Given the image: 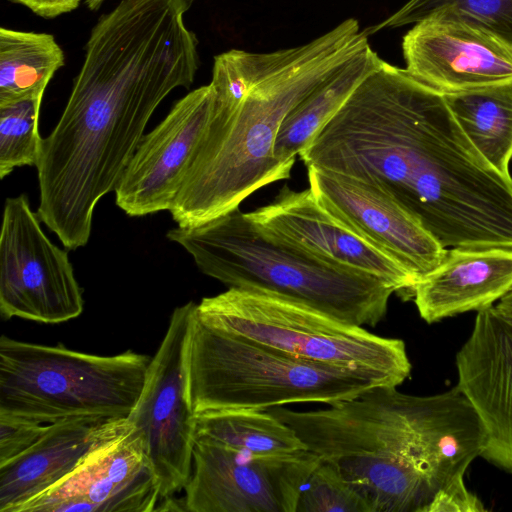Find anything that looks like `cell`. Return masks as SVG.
<instances>
[{
    "instance_id": "obj_7",
    "label": "cell",
    "mask_w": 512,
    "mask_h": 512,
    "mask_svg": "<svg viewBox=\"0 0 512 512\" xmlns=\"http://www.w3.org/2000/svg\"><path fill=\"white\" fill-rule=\"evenodd\" d=\"M25 194L5 200L0 234V312L58 324L84 309L82 289L66 250L44 233Z\"/></svg>"
},
{
    "instance_id": "obj_28",
    "label": "cell",
    "mask_w": 512,
    "mask_h": 512,
    "mask_svg": "<svg viewBox=\"0 0 512 512\" xmlns=\"http://www.w3.org/2000/svg\"><path fill=\"white\" fill-rule=\"evenodd\" d=\"M31 10L37 16L53 19L75 10L81 0H12Z\"/></svg>"
},
{
    "instance_id": "obj_11",
    "label": "cell",
    "mask_w": 512,
    "mask_h": 512,
    "mask_svg": "<svg viewBox=\"0 0 512 512\" xmlns=\"http://www.w3.org/2000/svg\"><path fill=\"white\" fill-rule=\"evenodd\" d=\"M69 500L87 503L91 512L160 511L162 497L144 436L127 418L70 473L14 512H48Z\"/></svg>"
},
{
    "instance_id": "obj_14",
    "label": "cell",
    "mask_w": 512,
    "mask_h": 512,
    "mask_svg": "<svg viewBox=\"0 0 512 512\" xmlns=\"http://www.w3.org/2000/svg\"><path fill=\"white\" fill-rule=\"evenodd\" d=\"M318 204L350 230L409 270L418 280L435 270L447 249L384 191L328 171L307 167Z\"/></svg>"
},
{
    "instance_id": "obj_8",
    "label": "cell",
    "mask_w": 512,
    "mask_h": 512,
    "mask_svg": "<svg viewBox=\"0 0 512 512\" xmlns=\"http://www.w3.org/2000/svg\"><path fill=\"white\" fill-rule=\"evenodd\" d=\"M195 307L189 301L172 312L127 417L144 436L162 504L184 489L192 470L195 415L187 399L185 359Z\"/></svg>"
},
{
    "instance_id": "obj_24",
    "label": "cell",
    "mask_w": 512,
    "mask_h": 512,
    "mask_svg": "<svg viewBox=\"0 0 512 512\" xmlns=\"http://www.w3.org/2000/svg\"><path fill=\"white\" fill-rule=\"evenodd\" d=\"M43 95L0 105V178L15 168L36 166L42 141L39 114Z\"/></svg>"
},
{
    "instance_id": "obj_10",
    "label": "cell",
    "mask_w": 512,
    "mask_h": 512,
    "mask_svg": "<svg viewBox=\"0 0 512 512\" xmlns=\"http://www.w3.org/2000/svg\"><path fill=\"white\" fill-rule=\"evenodd\" d=\"M213 113L210 84L179 99L140 140L114 189L116 205L131 217L169 211L205 140Z\"/></svg>"
},
{
    "instance_id": "obj_12",
    "label": "cell",
    "mask_w": 512,
    "mask_h": 512,
    "mask_svg": "<svg viewBox=\"0 0 512 512\" xmlns=\"http://www.w3.org/2000/svg\"><path fill=\"white\" fill-rule=\"evenodd\" d=\"M405 70L442 95L512 82V42L448 17L422 20L405 34Z\"/></svg>"
},
{
    "instance_id": "obj_17",
    "label": "cell",
    "mask_w": 512,
    "mask_h": 512,
    "mask_svg": "<svg viewBox=\"0 0 512 512\" xmlns=\"http://www.w3.org/2000/svg\"><path fill=\"white\" fill-rule=\"evenodd\" d=\"M123 419L79 417L49 424L36 443L0 466V512H14L60 481Z\"/></svg>"
},
{
    "instance_id": "obj_2",
    "label": "cell",
    "mask_w": 512,
    "mask_h": 512,
    "mask_svg": "<svg viewBox=\"0 0 512 512\" xmlns=\"http://www.w3.org/2000/svg\"><path fill=\"white\" fill-rule=\"evenodd\" d=\"M368 44L349 18L316 39L285 49L282 59L248 92L233 116L208 129L169 210L179 227H194L239 208L258 189L290 177L275 156L287 114Z\"/></svg>"
},
{
    "instance_id": "obj_21",
    "label": "cell",
    "mask_w": 512,
    "mask_h": 512,
    "mask_svg": "<svg viewBox=\"0 0 512 512\" xmlns=\"http://www.w3.org/2000/svg\"><path fill=\"white\" fill-rule=\"evenodd\" d=\"M65 64L52 34L0 29V105L43 95Z\"/></svg>"
},
{
    "instance_id": "obj_15",
    "label": "cell",
    "mask_w": 512,
    "mask_h": 512,
    "mask_svg": "<svg viewBox=\"0 0 512 512\" xmlns=\"http://www.w3.org/2000/svg\"><path fill=\"white\" fill-rule=\"evenodd\" d=\"M455 363L456 385L485 430L480 457L512 473V325L494 306L477 312Z\"/></svg>"
},
{
    "instance_id": "obj_26",
    "label": "cell",
    "mask_w": 512,
    "mask_h": 512,
    "mask_svg": "<svg viewBox=\"0 0 512 512\" xmlns=\"http://www.w3.org/2000/svg\"><path fill=\"white\" fill-rule=\"evenodd\" d=\"M48 425L0 413V466L29 449L46 432Z\"/></svg>"
},
{
    "instance_id": "obj_13",
    "label": "cell",
    "mask_w": 512,
    "mask_h": 512,
    "mask_svg": "<svg viewBox=\"0 0 512 512\" xmlns=\"http://www.w3.org/2000/svg\"><path fill=\"white\" fill-rule=\"evenodd\" d=\"M246 214L276 244L370 273L410 296L418 283L402 264L325 211L310 188L294 191L285 185L271 203Z\"/></svg>"
},
{
    "instance_id": "obj_25",
    "label": "cell",
    "mask_w": 512,
    "mask_h": 512,
    "mask_svg": "<svg viewBox=\"0 0 512 512\" xmlns=\"http://www.w3.org/2000/svg\"><path fill=\"white\" fill-rule=\"evenodd\" d=\"M296 512H370L350 483L320 459L300 493Z\"/></svg>"
},
{
    "instance_id": "obj_1",
    "label": "cell",
    "mask_w": 512,
    "mask_h": 512,
    "mask_svg": "<svg viewBox=\"0 0 512 512\" xmlns=\"http://www.w3.org/2000/svg\"><path fill=\"white\" fill-rule=\"evenodd\" d=\"M374 186L446 247L512 249V176L494 169L444 95L382 60L299 153Z\"/></svg>"
},
{
    "instance_id": "obj_29",
    "label": "cell",
    "mask_w": 512,
    "mask_h": 512,
    "mask_svg": "<svg viewBox=\"0 0 512 512\" xmlns=\"http://www.w3.org/2000/svg\"><path fill=\"white\" fill-rule=\"evenodd\" d=\"M497 313L512 325V288L494 305Z\"/></svg>"
},
{
    "instance_id": "obj_16",
    "label": "cell",
    "mask_w": 512,
    "mask_h": 512,
    "mask_svg": "<svg viewBox=\"0 0 512 512\" xmlns=\"http://www.w3.org/2000/svg\"><path fill=\"white\" fill-rule=\"evenodd\" d=\"M511 288L512 249L454 247L411 296L420 317L432 324L494 306Z\"/></svg>"
},
{
    "instance_id": "obj_22",
    "label": "cell",
    "mask_w": 512,
    "mask_h": 512,
    "mask_svg": "<svg viewBox=\"0 0 512 512\" xmlns=\"http://www.w3.org/2000/svg\"><path fill=\"white\" fill-rule=\"evenodd\" d=\"M285 49L255 53L232 49L214 58V113L211 128L222 126L241 105L249 90L283 57Z\"/></svg>"
},
{
    "instance_id": "obj_5",
    "label": "cell",
    "mask_w": 512,
    "mask_h": 512,
    "mask_svg": "<svg viewBox=\"0 0 512 512\" xmlns=\"http://www.w3.org/2000/svg\"><path fill=\"white\" fill-rule=\"evenodd\" d=\"M206 324L307 362L353 372L381 387L411 373L406 345L270 293L229 288L196 303Z\"/></svg>"
},
{
    "instance_id": "obj_19",
    "label": "cell",
    "mask_w": 512,
    "mask_h": 512,
    "mask_svg": "<svg viewBox=\"0 0 512 512\" xmlns=\"http://www.w3.org/2000/svg\"><path fill=\"white\" fill-rule=\"evenodd\" d=\"M453 116L482 157L510 176L512 159V82L444 95Z\"/></svg>"
},
{
    "instance_id": "obj_20",
    "label": "cell",
    "mask_w": 512,
    "mask_h": 512,
    "mask_svg": "<svg viewBox=\"0 0 512 512\" xmlns=\"http://www.w3.org/2000/svg\"><path fill=\"white\" fill-rule=\"evenodd\" d=\"M194 437L261 455H287L307 450L286 423L268 410H217L194 414Z\"/></svg>"
},
{
    "instance_id": "obj_9",
    "label": "cell",
    "mask_w": 512,
    "mask_h": 512,
    "mask_svg": "<svg viewBox=\"0 0 512 512\" xmlns=\"http://www.w3.org/2000/svg\"><path fill=\"white\" fill-rule=\"evenodd\" d=\"M320 458L239 451L195 438L184 487L189 512H296L300 493Z\"/></svg>"
},
{
    "instance_id": "obj_4",
    "label": "cell",
    "mask_w": 512,
    "mask_h": 512,
    "mask_svg": "<svg viewBox=\"0 0 512 512\" xmlns=\"http://www.w3.org/2000/svg\"><path fill=\"white\" fill-rule=\"evenodd\" d=\"M185 376L194 414L294 403L331 405L381 387L353 372L291 357L214 328L197 316L196 307Z\"/></svg>"
},
{
    "instance_id": "obj_18",
    "label": "cell",
    "mask_w": 512,
    "mask_h": 512,
    "mask_svg": "<svg viewBox=\"0 0 512 512\" xmlns=\"http://www.w3.org/2000/svg\"><path fill=\"white\" fill-rule=\"evenodd\" d=\"M381 62L368 43L301 100L282 121L275 143L277 159L292 168L296 156Z\"/></svg>"
},
{
    "instance_id": "obj_27",
    "label": "cell",
    "mask_w": 512,
    "mask_h": 512,
    "mask_svg": "<svg viewBox=\"0 0 512 512\" xmlns=\"http://www.w3.org/2000/svg\"><path fill=\"white\" fill-rule=\"evenodd\" d=\"M483 502L465 485L464 477L440 491L426 512H484Z\"/></svg>"
},
{
    "instance_id": "obj_3",
    "label": "cell",
    "mask_w": 512,
    "mask_h": 512,
    "mask_svg": "<svg viewBox=\"0 0 512 512\" xmlns=\"http://www.w3.org/2000/svg\"><path fill=\"white\" fill-rule=\"evenodd\" d=\"M167 238L203 274L229 288L270 293L358 326L377 325L396 292L370 273L268 240L239 208L198 226L173 228Z\"/></svg>"
},
{
    "instance_id": "obj_30",
    "label": "cell",
    "mask_w": 512,
    "mask_h": 512,
    "mask_svg": "<svg viewBox=\"0 0 512 512\" xmlns=\"http://www.w3.org/2000/svg\"><path fill=\"white\" fill-rule=\"evenodd\" d=\"M105 0H85L87 7L90 10H98Z\"/></svg>"
},
{
    "instance_id": "obj_6",
    "label": "cell",
    "mask_w": 512,
    "mask_h": 512,
    "mask_svg": "<svg viewBox=\"0 0 512 512\" xmlns=\"http://www.w3.org/2000/svg\"><path fill=\"white\" fill-rule=\"evenodd\" d=\"M150 361L132 350L102 356L2 335L0 413L42 424L127 418L140 398Z\"/></svg>"
},
{
    "instance_id": "obj_23",
    "label": "cell",
    "mask_w": 512,
    "mask_h": 512,
    "mask_svg": "<svg viewBox=\"0 0 512 512\" xmlns=\"http://www.w3.org/2000/svg\"><path fill=\"white\" fill-rule=\"evenodd\" d=\"M448 17L476 24L512 42V0H409L377 28Z\"/></svg>"
}]
</instances>
